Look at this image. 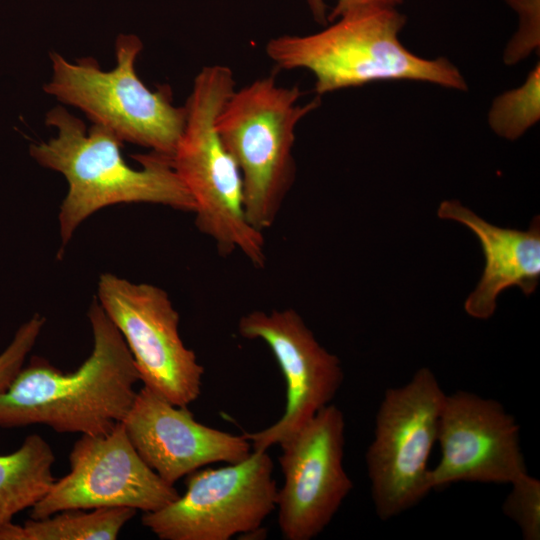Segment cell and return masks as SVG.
Wrapping results in <instances>:
<instances>
[{
  "instance_id": "obj_5",
  "label": "cell",
  "mask_w": 540,
  "mask_h": 540,
  "mask_svg": "<svg viewBox=\"0 0 540 540\" xmlns=\"http://www.w3.org/2000/svg\"><path fill=\"white\" fill-rule=\"evenodd\" d=\"M298 86L277 84L274 75L234 90L215 127L242 177L249 223L263 232L275 223L296 174V127L320 99L301 104Z\"/></svg>"
},
{
  "instance_id": "obj_6",
  "label": "cell",
  "mask_w": 540,
  "mask_h": 540,
  "mask_svg": "<svg viewBox=\"0 0 540 540\" xmlns=\"http://www.w3.org/2000/svg\"><path fill=\"white\" fill-rule=\"evenodd\" d=\"M142 50L138 36L118 35L116 65L110 71L102 70L92 57L71 62L50 52L52 75L43 90L80 109L121 141L172 157L184 129L186 107L173 104L169 85L150 90L141 81L135 63Z\"/></svg>"
},
{
  "instance_id": "obj_9",
  "label": "cell",
  "mask_w": 540,
  "mask_h": 540,
  "mask_svg": "<svg viewBox=\"0 0 540 540\" xmlns=\"http://www.w3.org/2000/svg\"><path fill=\"white\" fill-rule=\"evenodd\" d=\"M97 300L123 337L143 386L178 406L201 393L204 367L179 334V314L161 288L111 273L98 281Z\"/></svg>"
},
{
  "instance_id": "obj_14",
  "label": "cell",
  "mask_w": 540,
  "mask_h": 540,
  "mask_svg": "<svg viewBox=\"0 0 540 540\" xmlns=\"http://www.w3.org/2000/svg\"><path fill=\"white\" fill-rule=\"evenodd\" d=\"M122 424L140 457L172 485L203 466L240 462L251 453L243 434L206 426L188 406L175 405L144 386Z\"/></svg>"
},
{
  "instance_id": "obj_2",
  "label": "cell",
  "mask_w": 540,
  "mask_h": 540,
  "mask_svg": "<svg viewBox=\"0 0 540 540\" xmlns=\"http://www.w3.org/2000/svg\"><path fill=\"white\" fill-rule=\"evenodd\" d=\"M45 124L55 137L30 146L41 166L61 173L68 191L58 215L61 247L79 225L96 211L121 203H150L194 212V202L176 173L172 157L154 151L133 158L130 167L121 155L123 141L102 125L86 129L83 121L62 106L50 109Z\"/></svg>"
},
{
  "instance_id": "obj_19",
  "label": "cell",
  "mask_w": 540,
  "mask_h": 540,
  "mask_svg": "<svg viewBox=\"0 0 540 540\" xmlns=\"http://www.w3.org/2000/svg\"><path fill=\"white\" fill-rule=\"evenodd\" d=\"M511 485L503 513L518 525L525 540H539L540 481L527 473Z\"/></svg>"
},
{
  "instance_id": "obj_22",
  "label": "cell",
  "mask_w": 540,
  "mask_h": 540,
  "mask_svg": "<svg viewBox=\"0 0 540 540\" xmlns=\"http://www.w3.org/2000/svg\"><path fill=\"white\" fill-rule=\"evenodd\" d=\"M405 0H337L335 7L327 16V21L333 22L339 17L352 11L366 8H396Z\"/></svg>"
},
{
  "instance_id": "obj_23",
  "label": "cell",
  "mask_w": 540,
  "mask_h": 540,
  "mask_svg": "<svg viewBox=\"0 0 540 540\" xmlns=\"http://www.w3.org/2000/svg\"><path fill=\"white\" fill-rule=\"evenodd\" d=\"M307 3L315 21L325 25L327 23V15L324 0H307Z\"/></svg>"
},
{
  "instance_id": "obj_4",
  "label": "cell",
  "mask_w": 540,
  "mask_h": 540,
  "mask_svg": "<svg viewBox=\"0 0 540 540\" xmlns=\"http://www.w3.org/2000/svg\"><path fill=\"white\" fill-rule=\"evenodd\" d=\"M234 90V79L222 69L206 67L197 73L172 164L193 199L198 230L214 240L220 255L238 250L255 267L263 268V232L247 219L240 170L215 127Z\"/></svg>"
},
{
  "instance_id": "obj_20",
  "label": "cell",
  "mask_w": 540,
  "mask_h": 540,
  "mask_svg": "<svg viewBox=\"0 0 540 540\" xmlns=\"http://www.w3.org/2000/svg\"><path fill=\"white\" fill-rule=\"evenodd\" d=\"M45 324V318L35 314L16 331L12 341L0 353V392L4 391L24 366L25 360Z\"/></svg>"
},
{
  "instance_id": "obj_12",
  "label": "cell",
  "mask_w": 540,
  "mask_h": 540,
  "mask_svg": "<svg viewBox=\"0 0 540 540\" xmlns=\"http://www.w3.org/2000/svg\"><path fill=\"white\" fill-rule=\"evenodd\" d=\"M238 332L244 338L262 340L285 379L283 415L263 430L243 433L253 450H267L293 435L330 404L344 375L338 357L319 344L293 309L251 311L240 318Z\"/></svg>"
},
{
  "instance_id": "obj_18",
  "label": "cell",
  "mask_w": 540,
  "mask_h": 540,
  "mask_svg": "<svg viewBox=\"0 0 540 540\" xmlns=\"http://www.w3.org/2000/svg\"><path fill=\"white\" fill-rule=\"evenodd\" d=\"M539 88L540 68L537 64L520 87L494 100L488 115L494 132L515 140L532 127L540 118Z\"/></svg>"
},
{
  "instance_id": "obj_10",
  "label": "cell",
  "mask_w": 540,
  "mask_h": 540,
  "mask_svg": "<svg viewBox=\"0 0 540 540\" xmlns=\"http://www.w3.org/2000/svg\"><path fill=\"white\" fill-rule=\"evenodd\" d=\"M69 465L70 471L55 479L31 508L30 518L67 509L126 507L152 512L179 496L174 485L140 457L122 422L104 434H82L69 454Z\"/></svg>"
},
{
  "instance_id": "obj_8",
  "label": "cell",
  "mask_w": 540,
  "mask_h": 540,
  "mask_svg": "<svg viewBox=\"0 0 540 540\" xmlns=\"http://www.w3.org/2000/svg\"><path fill=\"white\" fill-rule=\"evenodd\" d=\"M274 464L267 450L186 476L183 495L145 512L141 522L161 540H228L259 530L276 508Z\"/></svg>"
},
{
  "instance_id": "obj_17",
  "label": "cell",
  "mask_w": 540,
  "mask_h": 540,
  "mask_svg": "<svg viewBox=\"0 0 540 540\" xmlns=\"http://www.w3.org/2000/svg\"><path fill=\"white\" fill-rule=\"evenodd\" d=\"M136 512L126 507L62 510L23 525L10 522L0 529V540H115Z\"/></svg>"
},
{
  "instance_id": "obj_13",
  "label": "cell",
  "mask_w": 540,
  "mask_h": 540,
  "mask_svg": "<svg viewBox=\"0 0 540 540\" xmlns=\"http://www.w3.org/2000/svg\"><path fill=\"white\" fill-rule=\"evenodd\" d=\"M437 441L441 458L429 470L431 490L459 481L511 484L528 473L519 426L494 399L446 394Z\"/></svg>"
},
{
  "instance_id": "obj_15",
  "label": "cell",
  "mask_w": 540,
  "mask_h": 540,
  "mask_svg": "<svg viewBox=\"0 0 540 540\" xmlns=\"http://www.w3.org/2000/svg\"><path fill=\"white\" fill-rule=\"evenodd\" d=\"M438 216L460 222L473 231L481 242L486 264L480 282L465 302L466 312L479 319L489 318L503 290L517 286L532 294L540 278V222L534 217L529 229L494 226L458 201H444Z\"/></svg>"
},
{
  "instance_id": "obj_3",
  "label": "cell",
  "mask_w": 540,
  "mask_h": 540,
  "mask_svg": "<svg viewBox=\"0 0 540 540\" xmlns=\"http://www.w3.org/2000/svg\"><path fill=\"white\" fill-rule=\"evenodd\" d=\"M406 17L396 8L347 13L308 35H281L266 44L280 69H305L318 95L380 80H414L464 91L467 83L446 58L425 59L409 51L399 33Z\"/></svg>"
},
{
  "instance_id": "obj_11",
  "label": "cell",
  "mask_w": 540,
  "mask_h": 540,
  "mask_svg": "<svg viewBox=\"0 0 540 540\" xmlns=\"http://www.w3.org/2000/svg\"><path fill=\"white\" fill-rule=\"evenodd\" d=\"M279 445L283 484L275 509L282 537L311 540L328 526L353 489L343 466L344 414L330 403Z\"/></svg>"
},
{
  "instance_id": "obj_7",
  "label": "cell",
  "mask_w": 540,
  "mask_h": 540,
  "mask_svg": "<svg viewBox=\"0 0 540 540\" xmlns=\"http://www.w3.org/2000/svg\"><path fill=\"white\" fill-rule=\"evenodd\" d=\"M445 397L435 375L425 367L403 386L385 391L365 455L381 520L415 506L431 491L428 459L437 441Z\"/></svg>"
},
{
  "instance_id": "obj_21",
  "label": "cell",
  "mask_w": 540,
  "mask_h": 540,
  "mask_svg": "<svg viewBox=\"0 0 540 540\" xmlns=\"http://www.w3.org/2000/svg\"><path fill=\"white\" fill-rule=\"evenodd\" d=\"M519 15L520 26L513 43H528V49L539 43L540 0H505Z\"/></svg>"
},
{
  "instance_id": "obj_16",
  "label": "cell",
  "mask_w": 540,
  "mask_h": 540,
  "mask_svg": "<svg viewBox=\"0 0 540 540\" xmlns=\"http://www.w3.org/2000/svg\"><path fill=\"white\" fill-rule=\"evenodd\" d=\"M54 462L53 449L38 434L27 436L14 452L0 454V529L47 494L55 481Z\"/></svg>"
},
{
  "instance_id": "obj_1",
  "label": "cell",
  "mask_w": 540,
  "mask_h": 540,
  "mask_svg": "<svg viewBox=\"0 0 540 540\" xmlns=\"http://www.w3.org/2000/svg\"><path fill=\"white\" fill-rule=\"evenodd\" d=\"M87 316L93 334L89 357L69 373L33 357L0 392V427L41 424L58 433L96 435L123 421L140 381L134 359L97 298Z\"/></svg>"
}]
</instances>
